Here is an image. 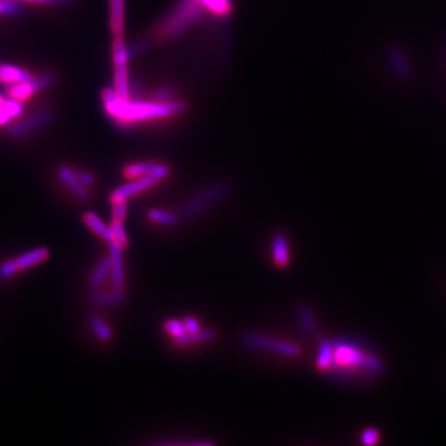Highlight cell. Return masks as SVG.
Instances as JSON below:
<instances>
[{"label": "cell", "instance_id": "25", "mask_svg": "<svg viewBox=\"0 0 446 446\" xmlns=\"http://www.w3.org/2000/svg\"><path fill=\"white\" fill-rule=\"evenodd\" d=\"M296 313H298L299 321H300V325L304 328V331L306 333H314L316 331V320H315L313 311L309 309V306L300 305L296 310Z\"/></svg>", "mask_w": 446, "mask_h": 446}, {"label": "cell", "instance_id": "18", "mask_svg": "<svg viewBox=\"0 0 446 446\" xmlns=\"http://www.w3.org/2000/svg\"><path fill=\"white\" fill-rule=\"evenodd\" d=\"M91 302L97 306H117L124 302L122 290L112 289L108 291H96L91 298Z\"/></svg>", "mask_w": 446, "mask_h": 446}, {"label": "cell", "instance_id": "12", "mask_svg": "<svg viewBox=\"0 0 446 446\" xmlns=\"http://www.w3.org/2000/svg\"><path fill=\"white\" fill-rule=\"evenodd\" d=\"M273 260L279 268H285L290 263L289 239L284 233H277L271 241Z\"/></svg>", "mask_w": 446, "mask_h": 446}, {"label": "cell", "instance_id": "9", "mask_svg": "<svg viewBox=\"0 0 446 446\" xmlns=\"http://www.w3.org/2000/svg\"><path fill=\"white\" fill-rule=\"evenodd\" d=\"M123 174L126 179H138L148 175H157L164 179L169 174V168L165 164L153 163V161L134 163L126 166Z\"/></svg>", "mask_w": 446, "mask_h": 446}, {"label": "cell", "instance_id": "33", "mask_svg": "<svg viewBox=\"0 0 446 446\" xmlns=\"http://www.w3.org/2000/svg\"><path fill=\"white\" fill-rule=\"evenodd\" d=\"M25 1L38 3V4H65V3H69L71 0H25Z\"/></svg>", "mask_w": 446, "mask_h": 446}, {"label": "cell", "instance_id": "8", "mask_svg": "<svg viewBox=\"0 0 446 446\" xmlns=\"http://www.w3.org/2000/svg\"><path fill=\"white\" fill-rule=\"evenodd\" d=\"M108 245H109V260H111V283L113 289L123 291L126 283L123 248L115 242H111Z\"/></svg>", "mask_w": 446, "mask_h": 446}, {"label": "cell", "instance_id": "23", "mask_svg": "<svg viewBox=\"0 0 446 446\" xmlns=\"http://www.w3.org/2000/svg\"><path fill=\"white\" fill-rule=\"evenodd\" d=\"M331 362H333V342L321 341L317 357H316V366L322 371H327L330 370Z\"/></svg>", "mask_w": 446, "mask_h": 446}, {"label": "cell", "instance_id": "1", "mask_svg": "<svg viewBox=\"0 0 446 446\" xmlns=\"http://www.w3.org/2000/svg\"><path fill=\"white\" fill-rule=\"evenodd\" d=\"M102 100L108 115L122 128L137 126L149 120L169 118L183 113L186 108L183 103L179 101L160 103L154 100H122L114 89L109 88L103 91Z\"/></svg>", "mask_w": 446, "mask_h": 446}, {"label": "cell", "instance_id": "19", "mask_svg": "<svg viewBox=\"0 0 446 446\" xmlns=\"http://www.w3.org/2000/svg\"><path fill=\"white\" fill-rule=\"evenodd\" d=\"M216 339V333L214 330H200L199 333H186L183 337L174 339V345L177 347H188V346L197 345L202 342H208Z\"/></svg>", "mask_w": 446, "mask_h": 446}, {"label": "cell", "instance_id": "24", "mask_svg": "<svg viewBox=\"0 0 446 446\" xmlns=\"http://www.w3.org/2000/svg\"><path fill=\"white\" fill-rule=\"evenodd\" d=\"M89 327L92 333H95L96 337L101 341H109L112 339V328L108 325L106 321L100 316H92L89 320Z\"/></svg>", "mask_w": 446, "mask_h": 446}, {"label": "cell", "instance_id": "31", "mask_svg": "<svg viewBox=\"0 0 446 446\" xmlns=\"http://www.w3.org/2000/svg\"><path fill=\"white\" fill-rule=\"evenodd\" d=\"M183 326L186 328V333H199L201 330V325L199 320H196L195 317H186L183 320Z\"/></svg>", "mask_w": 446, "mask_h": 446}, {"label": "cell", "instance_id": "32", "mask_svg": "<svg viewBox=\"0 0 446 446\" xmlns=\"http://www.w3.org/2000/svg\"><path fill=\"white\" fill-rule=\"evenodd\" d=\"M76 174H77V177H78V180L81 181L86 188H88V186H93L96 183V179L95 176L92 175V174H89V172H87V171H76Z\"/></svg>", "mask_w": 446, "mask_h": 446}, {"label": "cell", "instance_id": "26", "mask_svg": "<svg viewBox=\"0 0 446 446\" xmlns=\"http://www.w3.org/2000/svg\"><path fill=\"white\" fill-rule=\"evenodd\" d=\"M109 226H111L112 234H113V242H115L117 245H120L123 249L126 248L129 245V238H128L126 228L123 226V222L112 220Z\"/></svg>", "mask_w": 446, "mask_h": 446}, {"label": "cell", "instance_id": "7", "mask_svg": "<svg viewBox=\"0 0 446 446\" xmlns=\"http://www.w3.org/2000/svg\"><path fill=\"white\" fill-rule=\"evenodd\" d=\"M55 81V77L52 75H44L38 78H32L30 81L21 82V83H14L8 88V96L16 101H25L29 97L35 95L38 91L49 87L52 82Z\"/></svg>", "mask_w": 446, "mask_h": 446}, {"label": "cell", "instance_id": "27", "mask_svg": "<svg viewBox=\"0 0 446 446\" xmlns=\"http://www.w3.org/2000/svg\"><path fill=\"white\" fill-rule=\"evenodd\" d=\"M164 328L172 339L183 337L188 333L186 328L183 326V321L177 320V319H169V320L165 321Z\"/></svg>", "mask_w": 446, "mask_h": 446}, {"label": "cell", "instance_id": "5", "mask_svg": "<svg viewBox=\"0 0 446 446\" xmlns=\"http://www.w3.org/2000/svg\"><path fill=\"white\" fill-rule=\"evenodd\" d=\"M114 66V91L122 100L131 98L129 91V77H128V60L129 50L126 49L124 40L122 36H115L113 43Z\"/></svg>", "mask_w": 446, "mask_h": 446}, {"label": "cell", "instance_id": "34", "mask_svg": "<svg viewBox=\"0 0 446 446\" xmlns=\"http://www.w3.org/2000/svg\"><path fill=\"white\" fill-rule=\"evenodd\" d=\"M4 101H5V100H4V98H3L1 96H0V108H1V106H3V104H4Z\"/></svg>", "mask_w": 446, "mask_h": 446}, {"label": "cell", "instance_id": "4", "mask_svg": "<svg viewBox=\"0 0 446 446\" xmlns=\"http://www.w3.org/2000/svg\"><path fill=\"white\" fill-rule=\"evenodd\" d=\"M242 342L252 350L279 353V355L290 357V359H296L302 353L300 347L294 342L271 339V336H267V335L260 333H245L242 337Z\"/></svg>", "mask_w": 446, "mask_h": 446}, {"label": "cell", "instance_id": "28", "mask_svg": "<svg viewBox=\"0 0 446 446\" xmlns=\"http://www.w3.org/2000/svg\"><path fill=\"white\" fill-rule=\"evenodd\" d=\"M18 271H19V269H18L16 263H15V259L14 260H5V262L0 264V279L1 280L12 279Z\"/></svg>", "mask_w": 446, "mask_h": 446}, {"label": "cell", "instance_id": "6", "mask_svg": "<svg viewBox=\"0 0 446 446\" xmlns=\"http://www.w3.org/2000/svg\"><path fill=\"white\" fill-rule=\"evenodd\" d=\"M160 180H163V179L157 175H148L138 177V179H132L129 183H124L114 190L113 192L111 194V201H128V199H131L133 196L142 194L153 186H155Z\"/></svg>", "mask_w": 446, "mask_h": 446}, {"label": "cell", "instance_id": "17", "mask_svg": "<svg viewBox=\"0 0 446 446\" xmlns=\"http://www.w3.org/2000/svg\"><path fill=\"white\" fill-rule=\"evenodd\" d=\"M388 58H390L392 69L396 71L397 75L399 77H408L410 74V65H409L408 58L405 56L404 51L393 47L388 51Z\"/></svg>", "mask_w": 446, "mask_h": 446}, {"label": "cell", "instance_id": "16", "mask_svg": "<svg viewBox=\"0 0 446 446\" xmlns=\"http://www.w3.org/2000/svg\"><path fill=\"white\" fill-rule=\"evenodd\" d=\"M108 278H111V260H109V257L103 258L97 263L95 269L92 271L91 276H89L88 284H89L91 288L98 289V288H101L103 284L107 282Z\"/></svg>", "mask_w": 446, "mask_h": 446}, {"label": "cell", "instance_id": "10", "mask_svg": "<svg viewBox=\"0 0 446 446\" xmlns=\"http://www.w3.org/2000/svg\"><path fill=\"white\" fill-rule=\"evenodd\" d=\"M52 118V114L50 111H43L38 113L34 114L30 118L25 120H21L19 123L14 124L10 131H9V135L13 138H19L23 135H26L29 133L32 132L34 129H38L40 126H44L47 124Z\"/></svg>", "mask_w": 446, "mask_h": 446}, {"label": "cell", "instance_id": "22", "mask_svg": "<svg viewBox=\"0 0 446 446\" xmlns=\"http://www.w3.org/2000/svg\"><path fill=\"white\" fill-rule=\"evenodd\" d=\"M148 219L151 222L157 223V225H163V226H174L179 222V217L177 214L171 212V211H166V210H161V208H151L148 211Z\"/></svg>", "mask_w": 446, "mask_h": 446}, {"label": "cell", "instance_id": "30", "mask_svg": "<svg viewBox=\"0 0 446 446\" xmlns=\"http://www.w3.org/2000/svg\"><path fill=\"white\" fill-rule=\"evenodd\" d=\"M361 440H362V443L366 444V445H373V444L378 443L379 433H378V430H376V429L368 427L361 435Z\"/></svg>", "mask_w": 446, "mask_h": 446}, {"label": "cell", "instance_id": "29", "mask_svg": "<svg viewBox=\"0 0 446 446\" xmlns=\"http://www.w3.org/2000/svg\"><path fill=\"white\" fill-rule=\"evenodd\" d=\"M112 219L124 222L128 216V201L112 202Z\"/></svg>", "mask_w": 446, "mask_h": 446}, {"label": "cell", "instance_id": "13", "mask_svg": "<svg viewBox=\"0 0 446 446\" xmlns=\"http://www.w3.org/2000/svg\"><path fill=\"white\" fill-rule=\"evenodd\" d=\"M50 257V251L45 247H38L32 251L25 252L15 259L19 271H27L36 267L38 264L44 263Z\"/></svg>", "mask_w": 446, "mask_h": 446}, {"label": "cell", "instance_id": "3", "mask_svg": "<svg viewBox=\"0 0 446 446\" xmlns=\"http://www.w3.org/2000/svg\"><path fill=\"white\" fill-rule=\"evenodd\" d=\"M231 192V186L226 181H217L211 183L206 189L191 196L189 200L183 202L181 212L186 217H196L202 214L208 208L220 203L226 199Z\"/></svg>", "mask_w": 446, "mask_h": 446}, {"label": "cell", "instance_id": "2", "mask_svg": "<svg viewBox=\"0 0 446 446\" xmlns=\"http://www.w3.org/2000/svg\"><path fill=\"white\" fill-rule=\"evenodd\" d=\"M381 365L376 357L347 342L333 344V362L330 370L339 372H378Z\"/></svg>", "mask_w": 446, "mask_h": 446}, {"label": "cell", "instance_id": "11", "mask_svg": "<svg viewBox=\"0 0 446 446\" xmlns=\"http://www.w3.org/2000/svg\"><path fill=\"white\" fill-rule=\"evenodd\" d=\"M58 177L61 179L63 185L74 194V195L80 199L82 201H88L91 194L87 188L78 180L75 170L69 169L67 166H61L58 169Z\"/></svg>", "mask_w": 446, "mask_h": 446}, {"label": "cell", "instance_id": "14", "mask_svg": "<svg viewBox=\"0 0 446 446\" xmlns=\"http://www.w3.org/2000/svg\"><path fill=\"white\" fill-rule=\"evenodd\" d=\"M82 220L97 237L106 241L108 243L113 242V234H112L111 226H108L107 223L102 220L98 214H96L95 212H86L83 214Z\"/></svg>", "mask_w": 446, "mask_h": 446}, {"label": "cell", "instance_id": "35", "mask_svg": "<svg viewBox=\"0 0 446 446\" xmlns=\"http://www.w3.org/2000/svg\"><path fill=\"white\" fill-rule=\"evenodd\" d=\"M0 7H1V0H0Z\"/></svg>", "mask_w": 446, "mask_h": 446}, {"label": "cell", "instance_id": "15", "mask_svg": "<svg viewBox=\"0 0 446 446\" xmlns=\"http://www.w3.org/2000/svg\"><path fill=\"white\" fill-rule=\"evenodd\" d=\"M32 74L25 69L9 66V65H0V82L4 83H21V82L30 81L32 80Z\"/></svg>", "mask_w": 446, "mask_h": 446}, {"label": "cell", "instance_id": "20", "mask_svg": "<svg viewBox=\"0 0 446 446\" xmlns=\"http://www.w3.org/2000/svg\"><path fill=\"white\" fill-rule=\"evenodd\" d=\"M111 25L115 36L123 35V27H124L123 0H111Z\"/></svg>", "mask_w": 446, "mask_h": 446}, {"label": "cell", "instance_id": "21", "mask_svg": "<svg viewBox=\"0 0 446 446\" xmlns=\"http://www.w3.org/2000/svg\"><path fill=\"white\" fill-rule=\"evenodd\" d=\"M196 3L210 13L219 15V16H227L232 10V5L230 0H195Z\"/></svg>", "mask_w": 446, "mask_h": 446}]
</instances>
